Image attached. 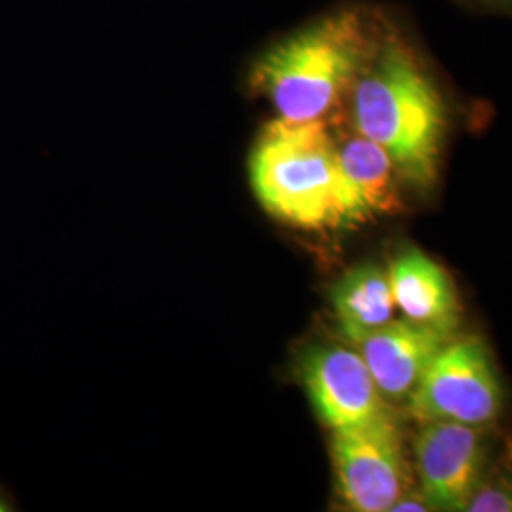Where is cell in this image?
Wrapping results in <instances>:
<instances>
[{
  "instance_id": "4fadbf2b",
  "label": "cell",
  "mask_w": 512,
  "mask_h": 512,
  "mask_svg": "<svg viewBox=\"0 0 512 512\" xmlns=\"http://www.w3.org/2000/svg\"><path fill=\"white\" fill-rule=\"evenodd\" d=\"M454 2L475 10H482V12L512 16V0H454Z\"/></svg>"
},
{
  "instance_id": "8fae6325",
  "label": "cell",
  "mask_w": 512,
  "mask_h": 512,
  "mask_svg": "<svg viewBox=\"0 0 512 512\" xmlns=\"http://www.w3.org/2000/svg\"><path fill=\"white\" fill-rule=\"evenodd\" d=\"M330 302L351 344L393 321L397 308L389 274L376 264H361L342 275L330 291Z\"/></svg>"
},
{
  "instance_id": "9c48e42d",
  "label": "cell",
  "mask_w": 512,
  "mask_h": 512,
  "mask_svg": "<svg viewBox=\"0 0 512 512\" xmlns=\"http://www.w3.org/2000/svg\"><path fill=\"white\" fill-rule=\"evenodd\" d=\"M397 308L406 319L452 336L461 321L456 287L450 275L420 249H404L389 266Z\"/></svg>"
},
{
  "instance_id": "7c38bea8",
  "label": "cell",
  "mask_w": 512,
  "mask_h": 512,
  "mask_svg": "<svg viewBox=\"0 0 512 512\" xmlns=\"http://www.w3.org/2000/svg\"><path fill=\"white\" fill-rule=\"evenodd\" d=\"M469 512H512V475L482 476Z\"/></svg>"
},
{
  "instance_id": "5bb4252c",
  "label": "cell",
  "mask_w": 512,
  "mask_h": 512,
  "mask_svg": "<svg viewBox=\"0 0 512 512\" xmlns=\"http://www.w3.org/2000/svg\"><path fill=\"white\" fill-rule=\"evenodd\" d=\"M6 509H8V507H6V501L0 497V511H6Z\"/></svg>"
},
{
  "instance_id": "5b68a950",
  "label": "cell",
  "mask_w": 512,
  "mask_h": 512,
  "mask_svg": "<svg viewBox=\"0 0 512 512\" xmlns=\"http://www.w3.org/2000/svg\"><path fill=\"white\" fill-rule=\"evenodd\" d=\"M330 454L338 494L351 511H393L410 492L403 440L393 414L332 431Z\"/></svg>"
},
{
  "instance_id": "3957f363",
  "label": "cell",
  "mask_w": 512,
  "mask_h": 512,
  "mask_svg": "<svg viewBox=\"0 0 512 512\" xmlns=\"http://www.w3.org/2000/svg\"><path fill=\"white\" fill-rule=\"evenodd\" d=\"M258 203L275 219L304 230H344L370 219L342 167L329 120L266 124L249 156Z\"/></svg>"
},
{
  "instance_id": "52a82bcc",
  "label": "cell",
  "mask_w": 512,
  "mask_h": 512,
  "mask_svg": "<svg viewBox=\"0 0 512 512\" xmlns=\"http://www.w3.org/2000/svg\"><path fill=\"white\" fill-rule=\"evenodd\" d=\"M421 495L431 511H467L484 476L478 427L456 421L423 423L414 442Z\"/></svg>"
},
{
  "instance_id": "277c9868",
  "label": "cell",
  "mask_w": 512,
  "mask_h": 512,
  "mask_svg": "<svg viewBox=\"0 0 512 512\" xmlns=\"http://www.w3.org/2000/svg\"><path fill=\"white\" fill-rule=\"evenodd\" d=\"M406 403L420 423L456 421L478 429L494 423L505 397L490 349L478 338L448 342Z\"/></svg>"
},
{
  "instance_id": "7a4b0ae2",
  "label": "cell",
  "mask_w": 512,
  "mask_h": 512,
  "mask_svg": "<svg viewBox=\"0 0 512 512\" xmlns=\"http://www.w3.org/2000/svg\"><path fill=\"white\" fill-rule=\"evenodd\" d=\"M387 16L380 6L344 4L313 19L256 57L251 92L268 99L277 118L329 120L348 99Z\"/></svg>"
},
{
  "instance_id": "30bf717a",
  "label": "cell",
  "mask_w": 512,
  "mask_h": 512,
  "mask_svg": "<svg viewBox=\"0 0 512 512\" xmlns=\"http://www.w3.org/2000/svg\"><path fill=\"white\" fill-rule=\"evenodd\" d=\"M336 145L342 167L365 203L370 217L403 213V179L391 156L378 143L351 128H336Z\"/></svg>"
},
{
  "instance_id": "ba28073f",
  "label": "cell",
  "mask_w": 512,
  "mask_h": 512,
  "mask_svg": "<svg viewBox=\"0 0 512 512\" xmlns=\"http://www.w3.org/2000/svg\"><path fill=\"white\" fill-rule=\"evenodd\" d=\"M448 342L450 336L440 330L410 319H393L366 334L355 348L361 353L385 401L403 403L408 401L427 366Z\"/></svg>"
},
{
  "instance_id": "8992f818",
  "label": "cell",
  "mask_w": 512,
  "mask_h": 512,
  "mask_svg": "<svg viewBox=\"0 0 512 512\" xmlns=\"http://www.w3.org/2000/svg\"><path fill=\"white\" fill-rule=\"evenodd\" d=\"M300 380L313 412L330 431L359 427L391 416L357 349L315 346L300 361Z\"/></svg>"
},
{
  "instance_id": "6da1fadb",
  "label": "cell",
  "mask_w": 512,
  "mask_h": 512,
  "mask_svg": "<svg viewBox=\"0 0 512 512\" xmlns=\"http://www.w3.org/2000/svg\"><path fill=\"white\" fill-rule=\"evenodd\" d=\"M346 101L349 126L384 148L404 186L433 190L448 139L450 109L420 40L391 12Z\"/></svg>"
}]
</instances>
